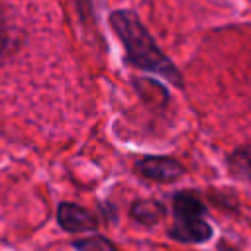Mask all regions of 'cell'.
<instances>
[{"mask_svg":"<svg viewBox=\"0 0 251 251\" xmlns=\"http://www.w3.org/2000/svg\"><path fill=\"white\" fill-rule=\"evenodd\" d=\"M73 247L76 251H120L108 237L102 235H92L86 239H76L73 241Z\"/></svg>","mask_w":251,"mask_h":251,"instance_id":"cell-7","label":"cell"},{"mask_svg":"<svg viewBox=\"0 0 251 251\" xmlns=\"http://www.w3.org/2000/svg\"><path fill=\"white\" fill-rule=\"evenodd\" d=\"M175 224L169 229V235L180 243H204L212 237V227L204 220L206 206L198 194L182 190L173 198Z\"/></svg>","mask_w":251,"mask_h":251,"instance_id":"cell-2","label":"cell"},{"mask_svg":"<svg viewBox=\"0 0 251 251\" xmlns=\"http://www.w3.org/2000/svg\"><path fill=\"white\" fill-rule=\"evenodd\" d=\"M227 169L233 176L251 180V143L237 147L227 155Z\"/></svg>","mask_w":251,"mask_h":251,"instance_id":"cell-6","label":"cell"},{"mask_svg":"<svg viewBox=\"0 0 251 251\" xmlns=\"http://www.w3.org/2000/svg\"><path fill=\"white\" fill-rule=\"evenodd\" d=\"M57 222L65 231L71 233L94 231L98 227V218L86 208L73 202H61L57 206Z\"/></svg>","mask_w":251,"mask_h":251,"instance_id":"cell-4","label":"cell"},{"mask_svg":"<svg viewBox=\"0 0 251 251\" xmlns=\"http://www.w3.org/2000/svg\"><path fill=\"white\" fill-rule=\"evenodd\" d=\"M131 218L141 226H155L165 216V206L157 200H135L129 210Z\"/></svg>","mask_w":251,"mask_h":251,"instance_id":"cell-5","label":"cell"},{"mask_svg":"<svg viewBox=\"0 0 251 251\" xmlns=\"http://www.w3.org/2000/svg\"><path fill=\"white\" fill-rule=\"evenodd\" d=\"M110 25L122 39L127 61L141 71L155 73L169 80L173 86L182 88L184 78L175 63L161 51L153 35L145 29L141 20L131 10H116L110 14Z\"/></svg>","mask_w":251,"mask_h":251,"instance_id":"cell-1","label":"cell"},{"mask_svg":"<svg viewBox=\"0 0 251 251\" xmlns=\"http://www.w3.org/2000/svg\"><path fill=\"white\" fill-rule=\"evenodd\" d=\"M135 171L155 182H175L184 175V167L173 157H143L135 163Z\"/></svg>","mask_w":251,"mask_h":251,"instance_id":"cell-3","label":"cell"},{"mask_svg":"<svg viewBox=\"0 0 251 251\" xmlns=\"http://www.w3.org/2000/svg\"><path fill=\"white\" fill-rule=\"evenodd\" d=\"M16 45H18V39H16L12 27H10L8 22L0 16V57H6L8 53H12Z\"/></svg>","mask_w":251,"mask_h":251,"instance_id":"cell-8","label":"cell"}]
</instances>
